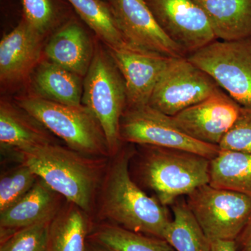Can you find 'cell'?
Returning <instances> with one entry per match:
<instances>
[{
    "instance_id": "1",
    "label": "cell",
    "mask_w": 251,
    "mask_h": 251,
    "mask_svg": "<svg viewBox=\"0 0 251 251\" xmlns=\"http://www.w3.org/2000/svg\"><path fill=\"white\" fill-rule=\"evenodd\" d=\"M131 155L124 152L112 163L105 180L103 213L122 227L163 239L171 220L166 206L157 198L149 197L130 178Z\"/></svg>"
},
{
    "instance_id": "2",
    "label": "cell",
    "mask_w": 251,
    "mask_h": 251,
    "mask_svg": "<svg viewBox=\"0 0 251 251\" xmlns=\"http://www.w3.org/2000/svg\"><path fill=\"white\" fill-rule=\"evenodd\" d=\"M29 167L50 188L87 212L90 210L98 181L92 161L72 149L48 143L19 151Z\"/></svg>"
},
{
    "instance_id": "3",
    "label": "cell",
    "mask_w": 251,
    "mask_h": 251,
    "mask_svg": "<svg viewBox=\"0 0 251 251\" xmlns=\"http://www.w3.org/2000/svg\"><path fill=\"white\" fill-rule=\"evenodd\" d=\"M18 106L54 135L69 148L82 154L109 153L108 144L98 120L87 107L65 105L40 96H25Z\"/></svg>"
},
{
    "instance_id": "4",
    "label": "cell",
    "mask_w": 251,
    "mask_h": 251,
    "mask_svg": "<svg viewBox=\"0 0 251 251\" xmlns=\"http://www.w3.org/2000/svg\"><path fill=\"white\" fill-rule=\"evenodd\" d=\"M83 82L82 105L98 120L109 153L118 149L122 117L127 105L125 80L108 50L95 44L94 57Z\"/></svg>"
},
{
    "instance_id": "5",
    "label": "cell",
    "mask_w": 251,
    "mask_h": 251,
    "mask_svg": "<svg viewBox=\"0 0 251 251\" xmlns=\"http://www.w3.org/2000/svg\"><path fill=\"white\" fill-rule=\"evenodd\" d=\"M150 147L143 161L144 179L163 205L210 181V159L196 153Z\"/></svg>"
},
{
    "instance_id": "6",
    "label": "cell",
    "mask_w": 251,
    "mask_h": 251,
    "mask_svg": "<svg viewBox=\"0 0 251 251\" xmlns=\"http://www.w3.org/2000/svg\"><path fill=\"white\" fill-rule=\"evenodd\" d=\"M187 58L211 75L242 107H251V37L216 40Z\"/></svg>"
},
{
    "instance_id": "7",
    "label": "cell",
    "mask_w": 251,
    "mask_h": 251,
    "mask_svg": "<svg viewBox=\"0 0 251 251\" xmlns=\"http://www.w3.org/2000/svg\"><path fill=\"white\" fill-rule=\"evenodd\" d=\"M211 242L237 240L251 215V198L204 185L188 195L187 203Z\"/></svg>"
},
{
    "instance_id": "8",
    "label": "cell",
    "mask_w": 251,
    "mask_h": 251,
    "mask_svg": "<svg viewBox=\"0 0 251 251\" xmlns=\"http://www.w3.org/2000/svg\"><path fill=\"white\" fill-rule=\"evenodd\" d=\"M120 137L128 143L187 151L210 160L220 151L217 145L188 136L175 125L173 117L150 105L126 110L122 117Z\"/></svg>"
},
{
    "instance_id": "9",
    "label": "cell",
    "mask_w": 251,
    "mask_h": 251,
    "mask_svg": "<svg viewBox=\"0 0 251 251\" xmlns=\"http://www.w3.org/2000/svg\"><path fill=\"white\" fill-rule=\"evenodd\" d=\"M220 90L216 80L187 57H171L157 82L149 105L173 117Z\"/></svg>"
},
{
    "instance_id": "10",
    "label": "cell",
    "mask_w": 251,
    "mask_h": 251,
    "mask_svg": "<svg viewBox=\"0 0 251 251\" xmlns=\"http://www.w3.org/2000/svg\"><path fill=\"white\" fill-rule=\"evenodd\" d=\"M166 35L188 54L217 40L194 0H145Z\"/></svg>"
},
{
    "instance_id": "11",
    "label": "cell",
    "mask_w": 251,
    "mask_h": 251,
    "mask_svg": "<svg viewBox=\"0 0 251 251\" xmlns=\"http://www.w3.org/2000/svg\"><path fill=\"white\" fill-rule=\"evenodd\" d=\"M125 80L128 108L149 105L157 82L171 57L125 41L107 47Z\"/></svg>"
},
{
    "instance_id": "12",
    "label": "cell",
    "mask_w": 251,
    "mask_h": 251,
    "mask_svg": "<svg viewBox=\"0 0 251 251\" xmlns=\"http://www.w3.org/2000/svg\"><path fill=\"white\" fill-rule=\"evenodd\" d=\"M109 4L126 42L168 57H187L161 29L145 0H109Z\"/></svg>"
},
{
    "instance_id": "13",
    "label": "cell",
    "mask_w": 251,
    "mask_h": 251,
    "mask_svg": "<svg viewBox=\"0 0 251 251\" xmlns=\"http://www.w3.org/2000/svg\"><path fill=\"white\" fill-rule=\"evenodd\" d=\"M241 108L228 94L220 90L172 117L175 125L188 136L219 146L237 120Z\"/></svg>"
},
{
    "instance_id": "14",
    "label": "cell",
    "mask_w": 251,
    "mask_h": 251,
    "mask_svg": "<svg viewBox=\"0 0 251 251\" xmlns=\"http://www.w3.org/2000/svg\"><path fill=\"white\" fill-rule=\"evenodd\" d=\"M23 18L0 41V81L2 85L21 82L39 65L43 39Z\"/></svg>"
},
{
    "instance_id": "15",
    "label": "cell",
    "mask_w": 251,
    "mask_h": 251,
    "mask_svg": "<svg viewBox=\"0 0 251 251\" xmlns=\"http://www.w3.org/2000/svg\"><path fill=\"white\" fill-rule=\"evenodd\" d=\"M95 44L84 28L70 21L52 35L44 49L50 62L85 77L93 59Z\"/></svg>"
},
{
    "instance_id": "16",
    "label": "cell",
    "mask_w": 251,
    "mask_h": 251,
    "mask_svg": "<svg viewBox=\"0 0 251 251\" xmlns=\"http://www.w3.org/2000/svg\"><path fill=\"white\" fill-rule=\"evenodd\" d=\"M55 193L42 180H37L27 194L0 212L1 238L31 225L53 219L57 215Z\"/></svg>"
},
{
    "instance_id": "17",
    "label": "cell",
    "mask_w": 251,
    "mask_h": 251,
    "mask_svg": "<svg viewBox=\"0 0 251 251\" xmlns=\"http://www.w3.org/2000/svg\"><path fill=\"white\" fill-rule=\"evenodd\" d=\"M204 11L216 39L251 37V0H194Z\"/></svg>"
},
{
    "instance_id": "18",
    "label": "cell",
    "mask_w": 251,
    "mask_h": 251,
    "mask_svg": "<svg viewBox=\"0 0 251 251\" xmlns=\"http://www.w3.org/2000/svg\"><path fill=\"white\" fill-rule=\"evenodd\" d=\"M19 108V107H18ZM9 102L0 103V143L19 151L52 143L41 124Z\"/></svg>"
},
{
    "instance_id": "19",
    "label": "cell",
    "mask_w": 251,
    "mask_h": 251,
    "mask_svg": "<svg viewBox=\"0 0 251 251\" xmlns=\"http://www.w3.org/2000/svg\"><path fill=\"white\" fill-rule=\"evenodd\" d=\"M83 82L80 75L49 60L39 63L34 77L39 96L74 106L82 105Z\"/></svg>"
},
{
    "instance_id": "20",
    "label": "cell",
    "mask_w": 251,
    "mask_h": 251,
    "mask_svg": "<svg viewBox=\"0 0 251 251\" xmlns=\"http://www.w3.org/2000/svg\"><path fill=\"white\" fill-rule=\"evenodd\" d=\"M213 187L229 190L251 198V153L221 150L210 161Z\"/></svg>"
},
{
    "instance_id": "21",
    "label": "cell",
    "mask_w": 251,
    "mask_h": 251,
    "mask_svg": "<svg viewBox=\"0 0 251 251\" xmlns=\"http://www.w3.org/2000/svg\"><path fill=\"white\" fill-rule=\"evenodd\" d=\"M173 215L163 239L176 251H210L211 241L186 203L175 204Z\"/></svg>"
},
{
    "instance_id": "22",
    "label": "cell",
    "mask_w": 251,
    "mask_h": 251,
    "mask_svg": "<svg viewBox=\"0 0 251 251\" xmlns=\"http://www.w3.org/2000/svg\"><path fill=\"white\" fill-rule=\"evenodd\" d=\"M83 212L74 205L55 216L51 223L49 251H86L88 224Z\"/></svg>"
},
{
    "instance_id": "23",
    "label": "cell",
    "mask_w": 251,
    "mask_h": 251,
    "mask_svg": "<svg viewBox=\"0 0 251 251\" xmlns=\"http://www.w3.org/2000/svg\"><path fill=\"white\" fill-rule=\"evenodd\" d=\"M68 1L106 47H115L125 42L108 3L103 0Z\"/></svg>"
},
{
    "instance_id": "24",
    "label": "cell",
    "mask_w": 251,
    "mask_h": 251,
    "mask_svg": "<svg viewBox=\"0 0 251 251\" xmlns=\"http://www.w3.org/2000/svg\"><path fill=\"white\" fill-rule=\"evenodd\" d=\"M94 239L110 251H176L165 239L119 226L100 227L94 234Z\"/></svg>"
},
{
    "instance_id": "25",
    "label": "cell",
    "mask_w": 251,
    "mask_h": 251,
    "mask_svg": "<svg viewBox=\"0 0 251 251\" xmlns=\"http://www.w3.org/2000/svg\"><path fill=\"white\" fill-rule=\"evenodd\" d=\"M49 219L19 229L1 241L0 251H49Z\"/></svg>"
},
{
    "instance_id": "26",
    "label": "cell",
    "mask_w": 251,
    "mask_h": 251,
    "mask_svg": "<svg viewBox=\"0 0 251 251\" xmlns=\"http://www.w3.org/2000/svg\"><path fill=\"white\" fill-rule=\"evenodd\" d=\"M38 176L26 165H21L3 175L0 179V212L13 205L27 194Z\"/></svg>"
},
{
    "instance_id": "27",
    "label": "cell",
    "mask_w": 251,
    "mask_h": 251,
    "mask_svg": "<svg viewBox=\"0 0 251 251\" xmlns=\"http://www.w3.org/2000/svg\"><path fill=\"white\" fill-rule=\"evenodd\" d=\"M23 18L33 29L45 36L57 23V12L52 0H21Z\"/></svg>"
},
{
    "instance_id": "28",
    "label": "cell",
    "mask_w": 251,
    "mask_h": 251,
    "mask_svg": "<svg viewBox=\"0 0 251 251\" xmlns=\"http://www.w3.org/2000/svg\"><path fill=\"white\" fill-rule=\"evenodd\" d=\"M219 148L225 151L251 153V107H242L234 125L224 135Z\"/></svg>"
},
{
    "instance_id": "29",
    "label": "cell",
    "mask_w": 251,
    "mask_h": 251,
    "mask_svg": "<svg viewBox=\"0 0 251 251\" xmlns=\"http://www.w3.org/2000/svg\"><path fill=\"white\" fill-rule=\"evenodd\" d=\"M236 242L240 251H251V215Z\"/></svg>"
},
{
    "instance_id": "30",
    "label": "cell",
    "mask_w": 251,
    "mask_h": 251,
    "mask_svg": "<svg viewBox=\"0 0 251 251\" xmlns=\"http://www.w3.org/2000/svg\"><path fill=\"white\" fill-rule=\"evenodd\" d=\"M210 251H237V242L234 240L212 241Z\"/></svg>"
},
{
    "instance_id": "31",
    "label": "cell",
    "mask_w": 251,
    "mask_h": 251,
    "mask_svg": "<svg viewBox=\"0 0 251 251\" xmlns=\"http://www.w3.org/2000/svg\"><path fill=\"white\" fill-rule=\"evenodd\" d=\"M86 251H110L108 249H105V248L101 247V246L99 245H90L88 246L86 248Z\"/></svg>"
}]
</instances>
